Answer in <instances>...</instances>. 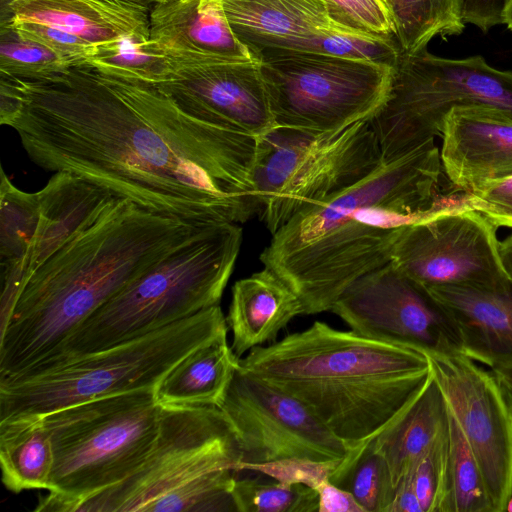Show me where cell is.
Listing matches in <instances>:
<instances>
[{
  "instance_id": "19",
  "label": "cell",
  "mask_w": 512,
  "mask_h": 512,
  "mask_svg": "<svg viewBox=\"0 0 512 512\" xmlns=\"http://www.w3.org/2000/svg\"><path fill=\"white\" fill-rule=\"evenodd\" d=\"M150 16V40L171 67L181 64L174 72L207 62L257 59L233 32L220 0H169L155 5Z\"/></svg>"
},
{
  "instance_id": "42",
  "label": "cell",
  "mask_w": 512,
  "mask_h": 512,
  "mask_svg": "<svg viewBox=\"0 0 512 512\" xmlns=\"http://www.w3.org/2000/svg\"><path fill=\"white\" fill-rule=\"evenodd\" d=\"M389 512H423L409 478L397 487Z\"/></svg>"
},
{
  "instance_id": "43",
  "label": "cell",
  "mask_w": 512,
  "mask_h": 512,
  "mask_svg": "<svg viewBox=\"0 0 512 512\" xmlns=\"http://www.w3.org/2000/svg\"><path fill=\"white\" fill-rule=\"evenodd\" d=\"M498 254L502 269L510 282H512V235L498 243Z\"/></svg>"
},
{
  "instance_id": "11",
  "label": "cell",
  "mask_w": 512,
  "mask_h": 512,
  "mask_svg": "<svg viewBox=\"0 0 512 512\" xmlns=\"http://www.w3.org/2000/svg\"><path fill=\"white\" fill-rule=\"evenodd\" d=\"M241 457L236 433L217 406H161L158 435L143 463L67 512H147L156 499L212 472L239 475Z\"/></svg>"
},
{
  "instance_id": "16",
  "label": "cell",
  "mask_w": 512,
  "mask_h": 512,
  "mask_svg": "<svg viewBox=\"0 0 512 512\" xmlns=\"http://www.w3.org/2000/svg\"><path fill=\"white\" fill-rule=\"evenodd\" d=\"M431 373L474 454L495 512L512 494V412L491 372L466 355H428Z\"/></svg>"
},
{
  "instance_id": "2",
  "label": "cell",
  "mask_w": 512,
  "mask_h": 512,
  "mask_svg": "<svg viewBox=\"0 0 512 512\" xmlns=\"http://www.w3.org/2000/svg\"><path fill=\"white\" fill-rule=\"evenodd\" d=\"M434 140L293 216L260 254L299 297L304 315L330 311L358 278L391 261L410 224L447 206Z\"/></svg>"
},
{
  "instance_id": "27",
  "label": "cell",
  "mask_w": 512,
  "mask_h": 512,
  "mask_svg": "<svg viewBox=\"0 0 512 512\" xmlns=\"http://www.w3.org/2000/svg\"><path fill=\"white\" fill-rule=\"evenodd\" d=\"M391 6L396 40L406 53L426 49L435 37L459 35L466 26L458 0H392Z\"/></svg>"
},
{
  "instance_id": "26",
  "label": "cell",
  "mask_w": 512,
  "mask_h": 512,
  "mask_svg": "<svg viewBox=\"0 0 512 512\" xmlns=\"http://www.w3.org/2000/svg\"><path fill=\"white\" fill-rule=\"evenodd\" d=\"M90 64L104 77L155 88L169 82L173 74L168 58L152 40L130 35L98 45Z\"/></svg>"
},
{
  "instance_id": "13",
  "label": "cell",
  "mask_w": 512,
  "mask_h": 512,
  "mask_svg": "<svg viewBox=\"0 0 512 512\" xmlns=\"http://www.w3.org/2000/svg\"><path fill=\"white\" fill-rule=\"evenodd\" d=\"M218 408L236 433L240 473L251 465L290 458L339 463L349 452L305 404L239 364Z\"/></svg>"
},
{
  "instance_id": "29",
  "label": "cell",
  "mask_w": 512,
  "mask_h": 512,
  "mask_svg": "<svg viewBox=\"0 0 512 512\" xmlns=\"http://www.w3.org/2000/svg\"><path fill=\"white\" fill-rule=\"evenodd\" d=\"M39 220L38 194L18 189L1 169V267L21 265L30 276L29 260Z\"/></svg>"
},
{
  "instance_id": "17",
  "label": "cell",
  "mask_w": 512,
  "mask_h": 512,
  "mask_svg": "<svg viewBox=\"0 0 512 512\" xmlns=\"http://www.w3.org/2000/svg\"><path fill=\"white\" fill-rule=\"evenodd\" d=\"M158 89L200 118L245 135L275 127L258 59L199 64L174 72Z\"/></svg>"
},
{
  "instance_id": "38",
  "label": "cell",
  "mask_w": 512,
  "mask_h": 512,
  "mask_svg": "<svg viewBox=\"0 0 512 512\" xmlns=\"http://www.w3.org/2000/svg\"><path fill=\"white\" fill-rule=\"evenodd\" d=\"M338 464L290 458L251 465L245 471L258 472L281 482L301 483L316 489L320 483L329 479Z\"/></svg>"
},
{
  "instance_id": "50",
  "label": "cell",
  "mask_w": 512,
  "mask_h": 512,
  "mask_svg": "<svg viewBox=\"0 0 512 512\" xmlns=\"http://www.w3.org/2000/svg\"><path fill=\"white\" fill-rule=\"evenodd\" d=\"M458 2H459V6H460V0H458Z\"/></svg>"
},
{
  "instance_id": "7",
  "label": "cell",
  "mask_w": 512,
  "mask_h": 512,
  "mask_svg": "<svg viewBox=\"0 0 512 512\" xmlns=\"http://www.w3.org/2000/svg\"><path fill=\"white\" fill-rule=\"evenodd\" d=\"M160 414L154 389H141L43 416L53 467L48 493L34 511L67 512L72 504L130 476L154 445Z\"/></svg>"
},
{
  "instance_id": "44",
  "label": "cell",
  "mask_w": 512,
  "mask_h": 512,
  "mask_svg": "<svg viewBox=\"0 0 512 512\" xmlns=\"http://www.w3.org/2000/svg\"><path fill=\"white\" fill-rule=\"evenodd\" d=\"M491 371L503 386L512 390V366L497 367Z\"/></svg>"
},
{
  "instance_id": "45",
  "label": "cell",
  "mask_w": 512,
  "mask_h": 512,
  "mask_svg": "<svg viewBox=\"0 0 512 512\" xmlns=\"http://www.w3.org/2000/svg\"><path fill=\"white\" fill-rule=\"evenodd\" d=\"M501 18L502 24L512 31V0H504Z\"/></svg>"
},
{
  "instance_id": "40",
  "label": "cell",
  "mask_w": 512,
  "mask_h": 512,
  "mask_svg": "<svg viewBox=\"0 0 512 512\" xmlns=\"http://www.w3.org/2000/svg\"><path fill=\"white\" fill-rule=\"evenodd\" d=\"M503 3L504 0H460L461 19L465 25L471 24L488 32L502 24Z\"/></svg>"
},
{
  "instance_id": "32",
  "label": "cell",
  "mask_w": 512,
  "mask_h": 512,
  "mask_svg": "<svg viewBox=\"0 0 512 512\" xmlns=\"http://www.w3.org/2000/svg\"><path fill=\"white\" fill-rule=\"evenodd\" d=\"M448 467L453 512H495L480 466L450 412Z\"/></svg>"
},
{
  "instance_id": "10",
  "label": "cell",
  "mask_w": 512,
  "mask_h": 512,
  "mask_svg": "<svg viewBox=\"0 0 512 512\" xmlns=\"http://www.w3.org/2000/svg\"><path fill=\"white\" fill-rule=\"evenodd\" d=\"M275 127L328 132L370 118L384 101L393 65L310 52L259 58Z\"/></svg>"
},
{
  "instance_id": "5",
  "label": "cell",
  "mask_w": 512,
  "mask_h": 512,
  "mask_svg": "<svg viewBox=\"0 0 512 512\" xmlns=\"http://www.w3.org/2000/svg\"><path fill=\"white\" fill-rule=\"evenodd\" d=\"M242 234L237 223L200 229L100 306L53 362L31 371L144 336L219 305Z\"/></svg>"
},
{
  "instance_id": "30",
  "label": "cell",
  "mask_w": 512,
  "mask_h": 512,
  "mask_svg": "<svg viewBox=\"0 0 512 512\" xmlns=\"http://www.w3.org/2000/svg\"><path fill=\"white\" fill-rule=\"evenodd\" d=\"M13 20L35 22L100 45L120 34L94 7L72 0H11Z\"/></svg>"
},
{
  "instance_id": "23",
  "label": "cell",
  "mask_w": 512,
  "mask_h": 512,
  "mask_svg": "<svg viewBox=\"0 0 512 512\" xmlns=\"http://www.w3.org/2000/svg\"><path fill=\"white\" fill-rule=\"evenodd\" d=\"M448 427V406L431 373L418 395L373 439L387 463L395 493Z\"/></svg>"
},
{
  "instance_id": "33",
  "label": "cell",
  "mask_w": 512,
  "mask_h": 512,
  "mask_svg": "<svg viewBox=\"0 0 512 512\" xmlns=\"http://www.w3.org/2000/svg\"><path fill=\"white\" fill-rule=\"evenodd\" d=\"M448 433L449 427L423 455L408 477L423 512H453L448 467Z\"/></svg>"
},
{
  "instance_id": "39",
  "label": "cell",
  "mask_w": 512,
  "mask_h": 512,
  "mask_svg": "<svg viewBox=\"0 0 512 512\" xmlns=\"http://www.w3.org/2000/svg\"><path fill=\"white\" fill-rule=\"evenodd\" d=\"M99 10L120 35L150 40V21L147 5L131 0H72Z\"/></svg>"
},
{
  "instance_id": "18",
  "label": "cell",
  "mask_w": 512,
  "mask_h": 512,
  "mask_svg": "<svg viewBox=\"0 0 512 512\" xmlns=\"http://www.w3.org/2000/svg\"><path fill=\"white\" fill-rule=\"evenodd\" d=\"M442 168L457 190L468 193L512 176V117L488 105L453 107L443 120Z\"/></svg>"
},
{
  "instance_id": "41",
  "label": "cell",
  "mask_w": 512,
  "mask_h": 512,
  "mask_svg": "<svg viewBox=\"0 0 512 512\" xmlns=\"http://www.w3.org/2000/svg\"><path fill=\"white\" fill-rule=\"evenodd\" d=\"M318 494V512H364L347 490L324 480L315 489Z\"/></svg>"
},
{
  "instance_id": "31",
  "label": "cell",
  "mask_w": 512,
  "mask_h": 512,
  "mask_svg": "<svg viewBox=\"0 0 512 512\" xmlns=\"http://www.w3.org/2000/svg\"><path fill=\"white\" fill-rule=\"evenodd\" d=\"M267 477L236 476L231 492L237 512H318L315 489Z\"/></svg>"
},
{
  "instance_id": "36",
  "label": "cell",
  "mask_w": 512,
  "mask_h": 512,
  "mask_svg": "<svg viewBox=\"0 0 512 512\" xmlns=\"http://www.w3.org/2000/svg\"><path fill=\"white\" fill-rule=\"evenodd\" d=\"M344 20L365 33L396 39V22L387 0H329Z\"/></svg>"
},
{
  "instance_id": "6",
  "label": "cell",
  "mask_w": 512,
  "mask_h": 512,
  "mask_svg": "<svg viewBox=\"0 0 512 512\" xmlns=\"http://www.w3.org/2000/svg\"><path fill=\"white\" fill-rule=\"evenodd\" d=\"M228 332L220 305L144 336L0 380V420L43 417L81 402L155 389L187 353Z\"/></svg>"
},
{
  "instance_id": "8",
  "label": "cell",
  "mask_w": 512,
  "mask_h": 512,
  "mask_svg": "<svg viewBox=\"0 0 512 512\" xmlns=\"http://www.w3.org/2000/svg\"><path fill=\"white\" fill-rule=\"evenodd\" d=\"M382 163L368 119L328 132L273 127L257 137L252 171L260 219L274 234L305 207L347 189Z\"/></svg>"
},
{
  "instance_id": "35",
  "label": "cell",
  "mask_w": 512,
  "mask_h": 512,
  "mask_svg": "<svg viewBox=\"0 0 512 512\" xmlns=\"http://www.w3.org/2000/svg\"><path fill=\"white\" fill-rule=\"evenodd\" d=\"M2 68L9 73L39 76L50 80L52 73L67 67L52 51L37 43L19 40L0 46Z\"/></svg>"
},
{
  "instance_id": "48",
  "label": "cell",
  "mask_w": 512,
  "mask_h": 512,
  "mask_svg": "<svg viewBox=\"0 0 512 512\" xmlns=\"http://www.w3.org/2000/svg\"><path fill=\"white\" fill-rule=\"evenodd\" d=\"M505 511H510L512 512V494L507 502V505H506V508H505Z\"/></svg>"
},
{
  "instance_id": "21",
  "label": "cell",
  "mask_w": 512,
  "mask_h": 512,
  "mask_svg": "<svg viewBox=\"0 0 512 512\" xmlns=\"http://www.w3.org/2000/svg\"><path fill=\"white\" fill-rule=\"evenodd\" d=\"M299 315H304L301 300L269 268L238 280L232 287L226 316L234 354L240 359L254 347L275 342Z\"/></svg>"
},
{
  "instance_id": "34",
  "label": "cell",
  "mask_w": 512,
  "mask_h": 512,
  "mask_svg": "<svg viewBox=\"0 0 512 512\" xmlns=\"http://www.w3.org/2000/svg\"><path fill=\"white\" fill-rule=\"evenodd\" d=\"M8 27L19 40L46 47L66 66L90 63L97 52L98 45L48 25L10 19Z\"/></svg>"
},
{
  "instance_id": "49",
  "label": "cell",
  "mask_w": 512,
  "mask_h": 512,
  "mask_svg": "<svg viewBox=\"0 0 512 512\" xmlns=\"http://www.w3.org/2000/svg\"><path fill=\"white\" fill-rule=\"evenodd\" d=\"M387 2H388V3L390 4V6H391V2H392V0H387ZM391 8H392V6H391Z\"/></svg>"
},
{
  "instance_id": "24",
  "label": "cell",
  "mask_w": 512,
  "mask_h": 512,
  "mask_svg": "<svg viewBox=\"0 0 512 512\" xmlns=\"http://www.w3.org/2000/svg\"><path fill=\"white\" fill-rule=\"evenodd\" d=\"M239 364L227 332L201 344L180 359L159 381L154 392L166 405L219 406Z\"/></svg>"
},
{
  "instance_id": "14",
  "label": "cell",
  "mask_w": 512,
  "mask_h": 512,
  "mask_svg": "<svg viewBox=\"0 0 512 512\" xmlns=\"http://www.w3.org/2000/svg\"><path fill=\"white\" fill-rule=\"evenodd\" d=\"M238 39L259 59L276 52H310L393 65L395 39L350 26L329 0H220Z\"/></svg>"
},
{
  "instance_id": "12",
  "label": "cell",
  "mask_w": 512,
  "mask_h": 512,
  "mask_svg": "<svg viewBox=\"0 0 512 512\" xmlns=\"http://www.w3.org/2000/svg\"><path fill=\"white\" fill-rule=\"evenodd\" d=\"M330 312L374 340L427 355L463 354L461 334L448 307L391 261L354 281Z\"/></svg>"
},
{
  "instance_id": "20",
  "label": "cell",
  "mask_w": 512,
  "mask_h": 512,
  "mask_svg": "<svg viewBox=\"0 0 512 512\" xmlns=\"http://www.w3.org/2000/svg\"><path fill=\"white\" fill-rule=\"evenodd\" d=\"M453 314L463 354L491 369L512 366V282L499 288H427Z\"/></svg>"
},
{
  "instance_id": "47",
  "label": "cell",
  "mask_w": 512,
  "mask_h": 512,
  "mask_svg": "<svg viewBox=\"0 0 512 512\" xmlns=\"http://www.w3.org/2000/svg\"><path fill=\"white\" fill-rule=\"evenodd\" d=\"M131 1L144 3V4H146V5H148L149 3H154V4L158 5V4L166 3V2H168L169 0H131Z\"/></svg>"
},
{
  "instance_id": "37",
  "label": "cell",
  "mask_w": 512,
  "mask_h": 512,
  "mask_svg": "<svg viewBox=\"0 0 512 512\" xmlns=\"http://www.w3.org/2000/svg\"><path fill=\"white\" fill-rule=\"evenodd\" d=\"M466 205L482 213L496 227L512 228V176L485 183L465 193Z\"/></svg>"
},
{
  "instance_id": "28",
  "label": "cell",
  "mask_w": 512,
  "mask_h": 512,
  "mask_svg": "<svg viewBox=\"0 0 512 512\" xmlns=\"http://www.w3.org/2000/svg\"><path fill=\"white\" fill-rule=\"evenodd\" d=\"M329 480L349 491L364 512H389L395 498L391 474L373 439L351 450L331 472Z\"/></svg>"
},
{
  "instance_id": "4",
  "label": "cell",
  "mask_w": 512,
  "mask_h": 512,
  "mask_svg": "<svg viewBox=\"0 0 512 512\" xmlns=\"http://www.w3.org/2000/svg\"><path fill=\"white\" fill-rule=\"evenodd\" d=\"M239 365L305 404L349 451L374 439L431 376L427 354L322 321L254 347Z\"/></svg>"
},
{
  "instance_id": "1",
  "label": "cell",
  "mask_w": 512,
  "mask_h": 512,
  "mask_svg": "<svg viewBox=\"0 0 512 512\" xmlns=\"http://www.w3.org/2000/svg\"><path fill=\"white\" fill-rule=\"evenodd\" d=\"M51 83L25 87L10 125L42 169L199 225L259 212L256 137L200 118L155 87L107 77Z\"/></svg>"
},
{
  "instance_id": "46",
  "label": "cell",
  "mask_w": 512,
  "mask_h": 512,
  "mask_svg": "<svg viewBox=\"0 0 512 512\" xmlns=\"http://www.w3.org/2000/svg\"><path fill=\"white\" fill-rule=\"evenodd\" d=\"M502 385V384H501ZM503 389H504V392H505V395H506V398H507V401L509 403V406H510V409H511V412H512V390L506 388L505 386H503Z\"/></svg>"
},
{
  "instance_id": "22",
  "label": "cell",
  "mask_w": 512,
  "mask_h": 512,
  "mask_svg": "<svg viewBox=\"0 0 512 512\" xmlns=\"http://www.w3.org/2000/svg\"><path fill=\"white\" fill-rule=\"evenodd\" d=\"M37 194L39 220L29 260L30 275L89 225L116 196L64 171L55 172Z\"/></svg>"
},
{
  "instance_id": "3",
  "label": "cell",
  "mask_w": 512,
  "mask_h": 512,
  "mask_svg": "<svg viewBox=\"0 0 512 512\" xmlns=\"http://www.w3.org/2000/svg\"><path fill=\"white\" fill-rule=\"evenodd\" d=\"M206 226L114 196L28 278L0 330V379L53 362L100 306Z\"/></svg>"
},
{
  "instance_id": "25",
  "label": "cell",
  "mask_w": 512,
  "mask_h": 512,
  "mask_svg": "<svg viewBox=\"0 0 512 512\" xmlns=\"http://www.w3.org/2000/svg\"><path fill=\"white\" fill-rule=\"evenodd\" d=\"M0 466L3 484L14 493L48 489L53 451L43 417L0 420Z\"/></svg>"
},
{
  "instance_id": "15",
  "label": "cell",
  "mask_w": 512,
  "mask_h": 512,
  "mask_svg": "<svg viewBox=\"0 0 512 512\" xmlns=\"http://www.w3.org/2000/svg\"><path fill=\"white\" fill-rule=\"evenodd\" d=\"M496 229L466 204H448L406 227L391 262L426 288H499L509 280L500 263Z\"/></svg>"
},
{
  "instance_id": "9",
  "label": "cell",
  "mask_w": 512,
  "mask_h": 512,
  "mask_svg": "<svg viewBox=\"0 0 512 512\" xmlns=\"http://www.w3.org/2000/svg\"><path fill=\"white\" fill-rule=\"evenodd\" d=\"M469 104L492 106L512 117V71L494 68L480 55L451 59L427 48L400 49L387 95L368 118L383 163L441 136L448 112Z\"/></svg>"
}]
</instances>
